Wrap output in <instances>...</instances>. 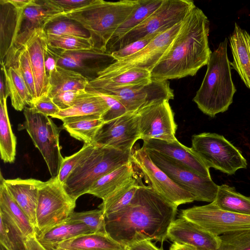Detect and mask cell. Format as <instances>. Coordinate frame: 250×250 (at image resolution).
<instances>
[{
  "label": "cell",
  "mask_w": 250,
  "mask_h": 250,
  "mask_svg": "<svg viewBox=\"0 0 250 250\" xmlns=\"http://www.w3.org/2000/svg\"><path fill=\"white\" fill-rule=\"evenodd\" d=\"M177 207L151 186L140 184L128 206L105 217L106 232L126 248L144 240L163 243L167 239Z\"/></svg>",
  "instance_id": "1"
},
{
  "label": "cell",
  "mask_w": 250,
  "mask_h": 250,
  "mask_svg": "<svg viewBox=\"0 0 250 250\" xmlns=\"http://www.w3.org/2000/svg\"><path fill=\"white\" fill-rule=\"evenodd\" d=\"M209 21L195 6L183 21L167 51L151 72V79L165 81L193 76L207 65L211 51L208 44Z\"/></svg>",
  "instance_id": "2"
},
{
  "label": "cell",
  "mask_w": 250,
  "mask_h": 250,
  "mask_svg": "<svg viewBox=\"0 0 250 250\" xmlns=\"http://www.w3.org/2000/svg\"><path fill=\"white\" fill-rule=\"evenodd\" d=\"M228 39L212 52L202 84L193 99L205 114L214 117L229 109L236 91L227 53Z\"/></svg>",
  "instance_id": "3"
},
{
  "label": "cell",
  "mask_w": 250,
  "mask_h": 250,
  "mask_svg": "<svg viewBox=\"0 0 250 250\" xmlns=\"http://www.w3.org/2000/svg\"><path fill=\"white\" fill-rule=\"evenodd\" d=\"M138 3L139 0L114 2L94 0L92 3L62 14L58 19H67L81 24L89 32L94 48L107 53V45L113 34Z\"/></svg>",
  "instance_id": "4"
},
{
  "label": "cell",
  "mask_w": 250,
  "mask_h": 250,
  "mask_svg": "<svg viewBox=\"0 0 250 250\" xmlns=\"http://www.w3.org/2000/svg\"><path fill=\"white\" fill-rule=\"evenodd\" d=\"M131 152L95 146L90 155L65 180L62 185L65 191L77 200L101 178L130 162Z\"/></svg>",
  "instance_id": "5"
},
{
  "label": "cell",
  "mask_w": 250,
  "mask_h": 250,
  "mask_svg": "<svg viewBox=\"0 0 250 250\" xmlns=\"http://www.w3.org/2000/svg\"><path fill=\"white\" fill-rule=\"evenodd\" d=\"M195 6L191 0H164L152 14L124 36L107 53L111 54L135 41L167 31L182 22Z\"/></svg>",
  "instance_id": "6"
},
{
  "label": "cell",
  "mask_w": 250,
  "mask_h": 250,
  "mask_svg": "<svg viewBox=\"0 0 250 250\" xmlns=\"http://www.w3.org/2000/svg\"><path fill=\"white\" fill-rule=\"evenodd\" d=\"M25 121L20 129H25L35 146L40 151L52 178L57 177L62 157L60 146L61 128L48 116L33 111L29 107L23 109Z\"/></svg>",
  "instance_id": "7"
},
{
  "label": "cell",
  "mask_w": 250,
  "mask_h": 250,
  "mask_svg": "<svg viewBox=\"0 0 250 250\" xmlns=\"http://www.w3.org/2000/svg\"><path fill=\"white\" fill-rule=\"evenodd\" d=\"M191 148L206 166L228 175L241 168L247 163L241 152L223 136L204 132L192 136Z\"/></svg>",
  "instance_id": "8"
},
{
  "label": "cell",
  "mask_w": 250,
  "mask_h": 250,
  "mask_svg": "<svg viewBox=\"0 0 250 250\" xmlns=\"http://www.w3.org/2000/svg\"><path fill=\"white\" fill-rule=\"evenodd\" d=\"M76 201L57 177L43 182L39 188L36 209L37 234L65 222L74 211Z\"/></svg>",
  "instance_id": "9"
},
{
  "label": "cell",
  "mask_w": 250,
  "mask_h": 250,
  "mask_svg": "<svg viewBox=\"0 0 250 250\" xmlns=\"http://www.w3.org/2000/svg\"><path fill=\"white\" fill-rule=\"evenodd\" d=\"M145 150L153 163L177 185L190 193L195 201L209 203L214 201L219 186L211 177L202 176L174 159L159 152Z\"/></svg>",
  "instance_id": "10"
},
{
  "label": "cell",
  "mask_w": 250,
  "mask_h": 250,
  "mask_svg": "<svg viewBox=\"0 0 250 250\" xmlns=\"http://www.w3.org/2000/svg\"><path fill=\"white\" fill-rule=\"evenodd\" d=\"M182 22L158 35L138 52L120 60L115 61L100 71L96 78H108L133 68L143 69L151 72L177 35Z\"/></svg>",
  "instance_id": "11"
},
{
  "label": "cell",
  "mask_w": 250,
  "mask_h": 250,
  "mask_svg": "<svg viewBox=\"0 0 250 250\" xmlns=\"http://www.w3.org/2000/svg\"><path fill=\"white\" fill-rule=\"evenodd\" d=\"M180 216L216 236L250 230V215L222 209L214 202L183 209Z\"/></svg>",
  "instance_id": "12"
},
{
  "label": "cell",
  "mask_w": 250,
  "mask_h": 250,
  "mask_svg": "<svg viewBox=\"0 0 250 250\" xmlns=\"http://www.w3.org/2000/svg\"><path fill=\"white\" fill-rule=\"evenodd\" d=\"M131 160L146 182L158 194L177 206L192 203V195L174 182L156 166L142 147L132 150Z\"/></svg>",
  "instance_id": "13"
},
{
  "label": "cell",
  "mask_w": 250,
  "mask_h": 250,
  "mask_svg": "<svg viewBox=\"0 0 250 250\" xmlns=\"http://www.w3.org/2000/svg\"><path fill=\"white\" fill-rule=\"evenodd\" d=\"M95 90L112 95L129 113H136L150 104L174 99L173 89L168 81L152 80L147 84L133 86Z\"/></svg>",
  "instance_id": "14"
},
{
  "label": "cell",
  "mask_w": 250,
  "mask_h": 250,
  "mask_svg": "<svg viewBox=\"0 0 250 250\" xmlns=\"http://www.w3.org/2000/svg\"><path fill=\"white\" fill-rule=\"evenodd\" d=\"M140 139H158L167 142L177 140V125L169 101L150 104L136 112Z\"/></svg>",
  "instance_id": "15"
},
{
  "label": "cell",
  "mask_w": 250,
  "mask_h": 250,
  "mask_svg": "<svg viewBox=\"0 0 250 250\" xmlns=\"http://www.w3.org/2000/svg\"><path fill=\"white\" fill-rule=\"evenodd\" d=\"M139 139L137 115L136 113H127L104 123L96 135L94 145L131 152L134 145Z\"/></svg>",
  "instance_id": "16"
},
{
  "label": "cell",
  "mask_w": 250,
  "mask_h": 250,
  "mask_svg": "<svg viewBox=\"0 0 250 250\" xmlns=\"http://www.w3.org/2000/svg\"><path fill=\"white\" fill-rule=\"evenodd\" d=\"M47 43V35L42 28L21 32L13 46H23L27 51L34 77L36 99L48 95L50 89L44 65V48Z\"/></svg>",
  "instance_id": "17"
},
{
  "label": "cell",
  "mask_w": 250,
  "mask_h": 250,
  "mask_svg": "<svg viewBox=\"0 0 250 250\" xmlns=\"http://www.w3.org/2000/svg\"><path fill=\"white\" fill-rule=\"evenodd\" d=\"M167 238L173 243L193 246L196 250H216L221 242L219 236L180 215L170 226Z\"/></svg>",
  "instance_id": "18"
},
{
  "label": "cell",
  "mask_w": 250,
  "mask_h": 250,
  "mask_svg": "<svg viewBox=\"0 0 250 250\" xmlns=\"http://www.w3.org/2000/svg\"><path fill=\"white\" fill-rule=\"evenodd\" d=\"M142 147L146 150H152L170 157L182 164L197 174L211 177L208 167L191 147L182 144L178 140L167 142L158 139L143 141Z\"/></svg>",
  "instance_id": "19"
},
{
  "label": "cell",
  "mask_w": 250,
  "mask_h": 250,
  "mask_svg": "<svg viewBox=\"0 0 250 250\" xmlns=\"http://www.w3.org/2000/svg\"><path fill=\"white\" fill-rule=\"evenodd\" d=\"M109 110L105 100L99 94L85 89L70 108L60 110L52 117L68 123L83 120L102 119Z\"/></svg>",
  "instance_id": "20"
},
{
  "label": "cell",
  "mask_w": 250,
  "mask_h": 250,
  "mask_svg": "<svg viewBox=\"0 0 250 250\" xmlns=\"http://www.w3.org/2000/svg\"><path fill=\"white\" fill-rule=\"evenodd\" d=\"M110 54L93 48L89 50L68 51L60 49L58 65L77 71L84 76L91 67L97 73L114 62Z\"/></svg>",
  "instance_id": "21"
},
{
  "label": "cell",
  "mask_w": 250,
  "mask_h": 250,
  "mask_svg": "<svg viewBox=\"0 0 250 250\" xmlns=\"http://www.w3.org/2000/svg\"><path fill=\"white\" fill-rule=\"evenodd\" d=\"M0 177L9 194L36 229V214L39 191L43 182L33 178L4 179L1 174Z\"/></svg>",
  "instance_id": "22"
},
{
  "label": "cell",
  "mask_w": 250,
  "mask_h": 250,
  "mask_svg": "<svg viewBox=\"0 0 250 250\" xmlns=\"http://www.w3.org/2000/svg\"><path fill=\"white\" fill-rule=\"evenodd\" d=\"M23 10L17 9L7 0H0V64L4 63L21 32Z\"/></svg>",
  "instance_id": "23"
},
{
  "label": "cell",
  "mask_w": 250,
  "mask_h": 250,
  "mask_svg": "<svg viewBox=\"0 0 250 250\" xmlns=\"http://www.w3.org/2000/svg\"><path fill=\"white\" fill-rule=\"evenodd\" d=\"M229 39L233 57L230 64L250 89V35L235 23Z\"/></svg>",
  "instance_id": "24"
},
{
  "label": "cell",
  "mask_w": 250,
  "mask_h": 250,
  "mask_svg": "<svg viewBox=\"0 0 250 250\" xmlns=\"http://www.w3.org/2000/svg\"><path fill=\"white\" fill-rule=\"evenodd\" d=\"M6 87V94L10 98L15 109L21 111L26 105H30L33 98L22 75L19 66L15 62L8 67L1 64Z\"/></svg>",
  "instance_id": "25"
},
{
  "label": "cell",
  "mask_w": 250,
  "mask_h": 250,
  "mask_svg": "<svg viewBox=\"0 0 250 250\" xmlns=\"http://www.w3.org/2000/svg\"><path fill=\"white\" fill-rule=\"evenodd\" d=\"M135 178L133 164L131 160L99 179L87 193L104 201Z\"/></svg>",
  "instance_id": "26"
},
{
  "label": "cell",
  "mask_w": 250,
  "mask_h": 250,
  "mask_svg": "<svg viewBox=\"0 0 250 250\" xmlns=\"http://www.w3.org/2000/svg\"><path fill=\"white\" fill-rule=\"evenodd\" d=\"M50 248L59 250H127L107 233L102 232L82 234Z\"/></svg>",
  "instance_id": "27"
},
{
  "label": "cell",
  "mask_w": 250,
  "mask_h": 250,
  "mask_svg": "<svg viewBox=\"0 0 250 250\" xmlns=\"http://www.w3.org/2000/svg\"><path fill=\"white\" fill-rule=\"evenodd\" d=\"M151 72L133 68L119 75L105 79L94 78L89 81L86 90H105L109 89L145 84L151 81Z\"/></svg>",
  "instance_id": "28"
},
{
  "label": "cell",
  "mask_w": 250,
  "mask_h": 250,
  "mask_svg": "<svg viewBox=\"0 0 250 250\" xmlns=\"http://www.w3.org/2000/svg\"><path fill=\"white\" fill-rule=\"evenodd\" d=\"M0 211L3 212L20 231L25 239L37 234L28 217L9 194L0 177Z\"/></svg>",
  "instance_id": "29"
},
{
  "label": "cell",
  "mask_w": 250,
  "mask_h": 250,
  "mask_svg": "<svg viewBox=\"0 0 250 250\" xmlns=\"http://www.w3.org/2000/svg\"><path fill=\"white\" fill-rule=\"evenodd\" d=\"M89 81L77 71L57 65L49 78L50 89L48 95L52 98L60 92L86 89Z\"/></svg>",
  "instance_id": "30"
},
{
  "label": "cell",
  "mask_w": 250,
  "mask_h": 250,
  "mask_svg": "<svg viewBox=\"0 0 250 250\" xmlns=\"http://www.w3.org/2000/svg\"><path fill=\"white\" fill-rule=\"evenodd\" d=\"M93 233L83 224L63 222L37 234L39 241L48 248L76 236Z\"/></svg>",
  "instance_id": "31"
},
{
  "label": "cell",
  "mask_w": 250,
  "mask_h": 250,
  "mask_svg": "<svg viewBox=\"0 0 250 250\" xmlns=\"http://www.w3.org/2000/svg\"><path fill=\"white\" fill-rule=\"evenodd\" d=\"M164 0H139L128 18L119 27L109 42L107 50L131 30L139 25L163 3Z\"/></svg>",
  "instance_id": "32"
},
{
  "label": "cell",
  "mask_w": 250,
  "mask_h": 250,
  "mask_svg": "<svg viewBox=\"0 0 250 250\" xmlns=\"http://www.w3.org/2000/svg\"><path fill=\"white\" fill-rule=\"evenodd\" d=\"M7 99H0V152L4 162L12 163L15 159L17 142L8 114Z\"/></svg>",
  "instance_id": "33"
},
{
  "label": "cell",
  "mask_w": 250,
  "mask_h": 250,
  "mask_svg": "<svg viewBox=\"0 0 250 250\" xmlns=\"http://www.w3.org/2000/svg\"><path fill=\"white\" fill-rule=\"evenodd\" d=\"M220 208L244 215H250V197L245 196L227 184L219 186L214 201Z\"/></svg>",
  "instance_id": "34"
},
{
  "label": "cell",
  "mask_w": 250,
  "mask_h": 250,
  "mask_svg": "<svg viewBox=\"0 0 250 250\" xmlns=\"http://www.w3.org/2000/svg\"><path fill=\"white\" fill-rule=\"evenodd\" d=\"M140 184L136 177L113 193L99 206L105 217L117 213L130 203Z\"/></svg>",
  "instance_id": "35"
},
{
  "label": "cell",
  "mask_w": 250,
  "mask_h": 250,
  "mask_svg": "<svg viewBox=\"0 0 250 250\" xmlns=\"http://www.w3.org/2000/svg\"><path fill=\"white\" fill-rule=\"evenodd\" d=\"M58 15L45 7L38 0H32L23 10V30L27 32L38 28H44L50 22L57 19Z\"/></svg>",
  "instance_id": "36"
},
{
  "label": "cell",
  "mask_w": 250,
  "mask_h": 250,
  "mask_svg": "<svg viewBox=\"0 0 250 250\" xmlns=\"http://www.w3.org/2000/svg\"><path fill=\"white\" fill-rule=\"evenodd\" d=\"M104 123L102 119L83 120L63 123V127L70 136L84 144H94L96 135Z\"/></svg>",
  "instance_id": "37"
},
{
  "label": "cell",
  "mask_w": 250,
  "mask_h": 250,
  "mask_svg": "<svg viewBox=\"0 0 250 250\" xmlns=\"http://www.w3.org/2000/svg\"><path fill=\"white\" fill-rule=\"evenodd\" d=\"M0 242L5 250H26L25 238L11 221L0 211Z\"/></svg>",
  "instance_id": "38"
},
{
  "label": "cell",
  "mask_w": 250,
  "mask_h": 250,
  "mask_svg": "<svg viewBox=\"0 0 250 250\" xmlns=\"http://www.w3.org/2000/svg\"><path fill=\"white\" fill-rule=\"evenodd\" d=\"M47 35H67L90 38L89 32L78 22L67 19L59 18L44 27Z\"/></svg>",
  "instance_id": "39"
},
{
  "label": "cell",
  "mask_w": 250,
  "mask_h": 250,
  "mask_svg": "<svg viewBox=\"0 0 250 250\" xmlns=\"http://www.w3.org/2000/svg\"><path fill=\"white\" fill-rule=\"evenodd\" d=\"M65 222L83 224L93 233H107L105 217L101 209L82 212L73 211Z\"/></svg>",
  "instance_id": "40"
},
{
  "label": "cell",
  "mask_w": 250,
  "mask_h": 250,
  "mask_svg": "<svg viewBox=\"0 0 250 250\" xmlns=\"http://www.w3.org/2000/svg\"><path fill=\"white\" fill-rule=\"evenodd\" d=\"M48 44L64 51L89 50L94 48L90 38L67 35H47Z\"/></svg>",
  "instance_id": "41"
},
{
  "label": "cell",
  "mask_w": 250,
  "mask_h": 250,
  "mask_svg": "<svg viewBox=\"0 0 250 250\" xmlns=\"http://www.w3.org/2000/svg\"><path fill=\"white\" fill-rule=\"evenodd\" d=\"M95 147L94 144H84L78 152L63 159L57 176L61 184L63 185L70 174L90 155Z\"/></svg>",
  "instance_id": "42"
},
{
  "label": "cell",
  "mask_w": 250,
  "mask_h": 250,
  "mask_svg": "<svg viewBox=\"0 0 250 250\" xmlns=\"http://www.w3.org/2000/svg\"><path fill=\"white\" fill-rule=\"evenodd\" d=\"M221 244L216 250H250V230L219 236Z\"/></svg>",
  "instance_id": "43"
},
{
  "label": "cell",
  "mask_w": 250,
  "mask_h": 250,
  "mask_svg": "<svg viewBox=\"0 0 250 250\" xmlns=\"http://www.w3.org/2000/svg\"><path fill=\"white\" fill-rule=\"evenodd\" d=\"M94 0H42L41 2L58 16L87 5Z\"/></svg>",
  "instance_id": "44"
},
{
  "label": "cell",
  "mask_w": 250,
  "mask_h": 250,
  "mask_svg": "<svg viewBox=\"0 0 250 250\" xmlns=\"http://www.w3.org/2000/svg\"><path fill=\"white\" fill-rule=\"evenodd\" d=\"M92 91L101 96L106 102L109 107V110L102 117L104 122H107L118 118L127 113L126 108L115 97L110 94L95 90Z\"/></svg>",
  "instance_id": "45"
},
{
  "label": "cell",
  "mask_w": 250,
  "mask_h": 250,
  "mask_svg": "<svg viewBox=\"0 0 250 250\" xmlns=\"http://www.w3.org/2000/svg\"><path fill=\"white\" fill-rule=\"evenodd\" d=\"M158 35H150L135 41L124 48L112 52L110 54L115 61H119L128 57L144 48Z\"/></svg>",
  "instance_id": "46"
},
{
  "label": "cell",
  "mask_w": 250,
  "mask_h": 250,
  "mask_svg": "<svg viewBox=\"0 0 250 250\" xmlns=\"http://www.w3.org/2000/svg\"><path fill=\"white\" fill-rule=\"evenodd\" d=\"M32 110L36 113L46 116L52 117L61 110L53 102L48 95L42 96L34 100L29 105Z\"/></svg>",
  "instance_id": "47"
},
{
  "label": "cell",
  "mask_w": 250,
  "mask_h": 250,
  "mask_svg": "<svg viewBox=\"0 0 250 250\" xmlns=\"http://www.w3.org/2000/svg\"><path fill=\"white\" fill-rule=\"evenodd\" d=\"M85 89L65 91L58 93L52 98V100L61 110L72 107L75 103L78 97Z\"/></svg>",
  "instance_id": "48"
},
{
  "label": "cell",
  "mask_w": 250,
  "mask_h": 250,
  "mask_svg": "<svg viewBox=\"0 0 250 250\" xmlns=\"http://www.w3.org/2000/svg\"><path fill=\"white\" fill-rule=\"evenodd\" d=\"M60 49L51 46L48 43L44 48V65L46 75L49 78L52 72L58 65Z\"/></svg>",
  "instance_id": "49"
},
{
  "label": "cell",
  "mask_w": 250,
  "mask_h": 250,
  "mask_svg": "<svg viewBox=\"0 0 250 250\" xmlns=\"http://www.w3.org/2000/svg\"><path fill=\"white\" fill-rule=\"evenodd\" d=\"M127 250H163L159 248L151 240H144L134 243L126 248Z\"/></svg>",
  "instance_id": "50"
},
{
  "label": "cell",
  "mask_w": 250,
  "mask_h": 250,
  "mask_svg": "<svg viewBox=\"0 0 250 250\" xmlns=\"http://www.w3.org/2000/svg\"><path fill=\"white\" fill-rule=\"evenodd\" d=\"M25 247L26 250H50L39 241L37 234L26 238Z\"/></svg>",
  "instance_id": "51"
},
{
  "label": "cell",
  "mask_w": 250,
  "mask_h": 250,
  "mask_svg": "<svg viewBox=\"0 0 250 250\" xmlns=\"http://www.w3.org/2000/svg\"><path fill=\"white\" fill-rule=\"evenodd\" d=\"M17 9L23 10L32 0H7Z\"/></svg>",
  "instance_id": "52"
},
{
  "label": "cell",
  "mask_w": 250,
  "mask_h": 250,
  "mask_svg": "<svg viewBox=\"0 0 250 250\" xmlns=\"http://www.w3.org/2000/svg\"><path fill=\"white\" fill-rule=\"evenodd\" d=\"M169 250H196V249L188 245L173 243Z\"/></svg>",
  "instance_id": "53"
},
{
  "label": "cell",
  "mask_w": 250,
  "mask_h": 250,
  "mask_svg": "<svg viewBox=\"0 0 250 250\" xmlns=\"http://www.w3.org/2000/svg\"><path fill=\"white\" fill-rule=\"evenodd\" d=\"M4 75L2 70L1 69L0 77V99H2L8 97L6 94V87L5 81L3 79Z\"/></svg>",
  "instance_id": "54"
},
{
  "label": "cell",
  "mask_w": 250,
  "mask_h": 250,
  "mask_svg": "<svg viewBox=\"0 0 250 250\" xmlns=\"http://www.w3.org/2000/svg\"><path fill=\"white\" fill-rule=\"evenodd\" d=\"M48 249H49L50 250H57V249H53V248H48Z\"/></svg>",
  "instance_id": "55"
}]
</instances>
